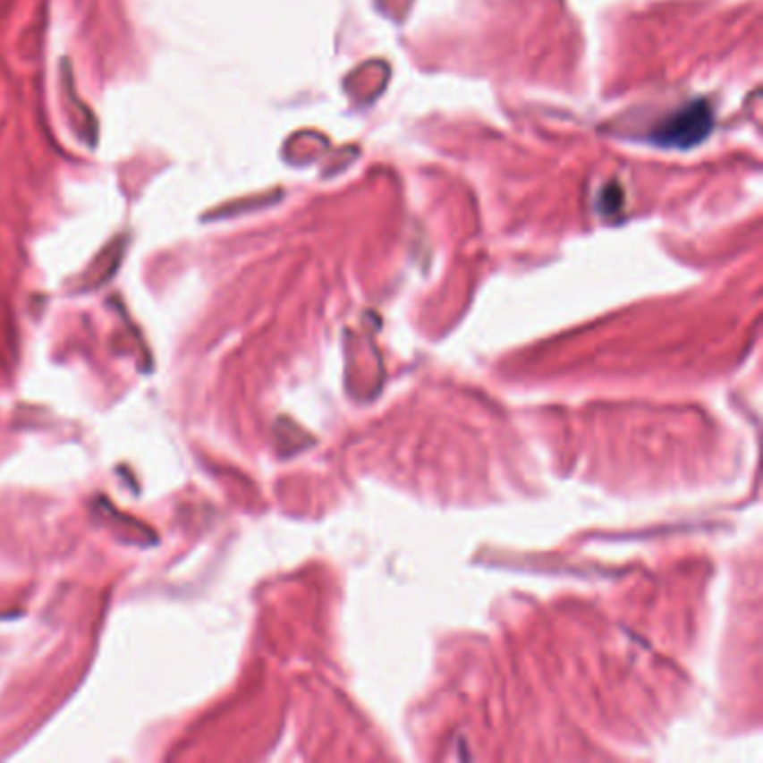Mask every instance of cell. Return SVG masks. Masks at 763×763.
<instances>
[{
	"label": "cell",
	"mask_w": 763,
	"mask_h": 763,
	"mask_svg": "<svg viewBox=\"0 0 763 763\" xmlns=\"http://www.w3.org/2000/svg\"><path fill=\"white\" fill-rule=\"evenodd\" d=\"M708 128H709V113L705 106H699V108H685V113L674 117L672 122L663 128L660 141H665V144H676V146H690V144H696L699 140H703Z\"/></svg>",
	"instance_id": "obj_1"
},
{
	"label": "cell",
	"mask_w": 763,
	"mask_h": 763,
	"mask_svg": "<svg viewBox=\"0 0 763 763\" xmlns=\"http://www.w3.org/2000/svg\"><path fill=\"white\" fill-rule=\"evenodd\" d=\"M126 253V238H117L95 258L90 269L83 276V289H99L101 284L108 283L114 274H117L119 265Z\"/></svg>",
	"instance_id": "obj_2"
},
{
	"label": "cell",
	"mask_w": 763,
	"mask_h": 763,
	"mask_svg": "<svg viewBox=\"0 0 763 763\" xmlns=\"http://www.w3.org/2000/svg\"><path fill=\"white\" fill-rule=\"evenodd\" d=\"M64 88H65V97H68L70 101V113H74V131L79 132V137H81L86 144L95 146L97 144V119L95 114L90 113V108H88L86 104H81L77 97V88L72 86V74H70L68 64H64Z\"/></svg>",
	"instance_id": "obj_3"
}]
</instances>
